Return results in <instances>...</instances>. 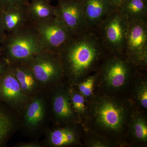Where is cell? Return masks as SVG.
Here are the masks:
<instances>
[{
    "label": "cell",
    "mask_w": 147,
    "mask_h": 147,
    "mask_svg": "<svg viewBox=\"0 0 147 147\" xmlns=\"http://www.w3.org/2000/svg\"><path fill=\"white\" fill-rule=\"evenodd\" d=\"M113 55L102 65L101 78L108 88L118 90L126 85L130 74V69L126 61L119 57L120 55Z\"/></svg>",
    "instance_id": "9"
},
{
    "label": "cell",
    "mask_w": 147,
    "mask_h": 147,
    "mask_svg": "<svg viewBox=\"0 0 147 147\" xmlns=\"http://www.w3.org/2000/svg\"><path fill=\"white\" fill-rule=\"evenodd\" d=\"M136 96L138 102L145 109L147 108V84L146 82H141L136 89Z\"/></svg>",
    "instance_id": "24"
},
{
    "label": "cell",
    "mask_w": 147,
    "mask_h": 147,
    "mask_svg": "<svg viewBox=\"0 0 147 147\" xmlns=\"http://www.w3.org/2000/svg\"><path fill=\"white\" fill-rule=\"evenodd\" d=\"M56 17L73 35L86 30L81 0H59Z\"/></svg>",
    "instance_id": "8"
},
{
    "label": "cell",
    "mask_w": 147,
    "mask_h": 147,
    "mask_svg": "<svg viewBox=\"0 0 147 147\" xmlns=\"http://www.w3.org/2000/svg\"><path fill=\"white\" fill-rule=\"evenodd\" d=\"M1 48H0V53H1Z\"/></svg>",
    "instance_id": "29"
},
{
    "label": "cell",
    "mask_w": 147,
    "mask_h": 147,
    "mask_svg": "<svg viewBox=\"0 0 147 147\" xmlns=\"http://www.w3.org/2000/svg\"><path fill=\"white\" fill-rule=\"evenodd\" d=\"M105 51L96 31L86 30L74 36L58 55L64 71L78 81L94 67Z\"/></svg>",
    "instance_id": "1"
},
{
    "label": "cell",
    "mask_w": 147,
    "mask_h": 147,
    "mask_svg": "<svg viewBox=\"0 0 147 147\" xmlns=\"http://www.w3.org/2000/svg\"><path fill=\"white\" fill-rule=\"evenodd\" d=\"M95 124L108 132L120 131L125 124L127 115L126 109L121 104L108 97H101L92 106Z\"/></svg>",
    "instance_id": "4"
},
{
    "label": "cell",
    "mask_w": 147,
    "mask_h": 147,
    "mask_svg": "<svg viewBox=\"0 0 147 147\" xmlns=\"http://www.w3.org/2000/svg\"><path fill=\"white\" fill-rule=\"evenodd\" d=\"M26 10L32 24L56 16L55 7L47 0H32L26 7Z\"/></svg>",
    "instance_id": "13"
},
{
    "label": "cell",
    "mask_w": 147,
    "mask_h": 147,
    "mask_svg": "<svg viewBox=\"0 0 147 147\" xmlns=\"http://www.w3.org/2000/svg\"><path fill=\"white\" fill-rule=\"evenodd\" d=\"M2 43L7 57L13 62L27 63L44 50L32 24L7 34Z\"/></svg>",
    "instance_id": "2"
},
{
    "label": "cell",
    "mask_w": 147,
    "mask_h": 147,
    "mask_svg": "<svg viewBox=\"0 0 147 147\" xmlns=\"http://www.w3.org/2000/svg\"><path fill=\"white\" fill-rule=\"evenodd\" d=\"M7 35V34L5 30L2 23L1 16V10H0V42L3 43L4 40L5 39Z\"/></svg>",
    "instance_id": "26"
},
{
    "label": "cell",
    "mask_w": 147,
    "mask_h": 147,
    "mask_svg": "<svg viewBox=\"0 0 147 147\" xmlns=\"http://www.w3.org/2000/svg\"><path fill=\"white\" fill-rule=\"evenodd\" d=\"M47 1H49V0H47Z\"/></svg>",
    "instance_id": "30"
},
{
    "label": "cell",
    "mask_w": 147,
    "mask_h": 147,
    "mask_svg": "<svg viewBox=\"0 0 147 147\" xmlns=\"http://www.w3.org/2000/svg\"><path fill=\"white\" fill-rule=\"evenodd\" d=\"M32 24L43 49L58 55L74 36L56 16Z\"/></svg>",
    "instance_id": "5"
},
{
    "label": "cell",
    "mask_w": 147,
    "mask_h": 147,
    "mask_svg": "<svg viewBox=\"0 0 147 147\" xmlns=\"http://www.w3.org/2000/svg\"><path fill=\"white\" fill-rule=\"evenodd\" d=\"M131 134L135 139L141 142L147 141V124L146 119L141 116L134 117L131 122Z\"/></svg>",
    "instance_id": "19"
},
{
    "label": "cell",
    "mask_w": 147,
    "mask_h": 147,
    "mask_svg": "<svg viewBox=\"0 0 147 147\" xmlns=\"http://www.w3.org/2000/svg\"><path fill=\"white\" fill-rule=\"evenodd\" d=\"M123 54L134 65H146L147 20L129 21Z\"/></svg>",
    "instance_id": "6"
},
{
    "label": "cell",
    "mask_w": 147,
    "mask_h": 147,
    "mask_svg": "<svg viewBox=\"0 0 147 147\" xmlns=\"http://www.w3.org/2000/svg\"><path fill=\"white\" fill-rule=\"evenodd\" d=\"M12 127L10 119L0 109V144L7 137Z\"/></svg>",
    "instance_id": "20"
},
{
    "label": "cell",
    "mask_w": 147,
    "mask_h": 147,
    "mask_svg": "<svg viewBox=\"0 0 147 147\" xmlns=\"http://www.w3.org/2000/svg\"><path fill=\"white\" fill-rule=\"evenodd\" d=\"M129 21L119 8L111 12L96 30L106 51L113 55H123Z\"/></svg>",
    "instance_id": "3"
},
{
    "label": "cell",
    "mask_w": 147,
    "mask_h": 147,
    "mask_svg": "<svg viewBox=\"0 0 147 147\" xmlns=\"http://www.w3.org/2000/svg\"><path fill=\"white\" fill-rule=\"evenodd\" d=\"M37 81L49 83L58 79L64 71L58 54L43 50L27 63Z\"/></svg>",
    "instance_id": "7"
},
{
    "label": "cell",
    "mask_w": 147,
    "mask_h": 147,
    "mask_svg": "<svg viewBox=\"0 0 147 147\" xmlns=\"http://www.w3.org/2000/svg\"><path fill=\"white\" fill-rule=\"evenodd\" d=\"M0 10L2 23L6 32H8V34L17 31L31 24L26 7L7 11Z\"/></svg>",
    "instance_id": "12"
},
{
    "label": "cell",
    "mask_w": 147,
    "mask_h": 147,
    "mask_svg": "<svg viewBox=\"0 0 147 147\" xmlns=\"http://www.w3.org/2000/svg\"><path fill=\"white\" fill-rule=\"evenodd\" d=\"M120 11L128 20H147V0H123Z\"/></svg>",
    "instance_id": "14"
},
{
    "label": "cell",
    "mask_w": 147,
    "mask_h": 147,
    "mask_svg": "<svg viewBox=\"0 0 147 147\" xmlns=\"http://www.w3.org/2000/svg\"><path fill=\"white\" fill-rule=\"evenodd\" d=\"M88 145L90 147H104L110 146L109 142L103 139L98 138H90L88 142Z\"/></svg>",
    "instance_id": "25"
},
{
    "label": "cell",
    "mask_w": 147,
    "mask_h": 147,
    "mask_svg": "<svg viewBox=\"0 0 147 147\" xmlns=\"http://www.w3.org/2000/svg\"><path fill=\"white\" fill-rule=\"evenodd\" d=\"M6 71L5 65L2 62H0V76L2 75Z\"/></svg>",
    "instance_id": "28"
},
{
    "label": "cell",
    "mask_w": 147,
    "mask_h": 147,
    "mask_svg": "<svg viewBox=\"0 0 147 147\" xmlns=\"http://www.w3.org/2000/svg\"><path fill=\"white\" fill-rule=\"evenodd\" d=\"M53 108L55 115L59 119L68 120L73 117L70 98L65 92H59L55 95L53 99Z\"/></svg>",
    "instance_id": "15"
},
{
    "label": "cell",
    "mask_w": 147,
    "mask_h": 147,
    "mask_svg": "<svg viewBox=\"0 0 147 147\" xmlns=\"http://www.w3.org/2000/svg\"><path fill=\"white\" fill-rule=\"evenodd\" d=\"M30 0H0V10L7 11L26 7Z\"/></svg>",
    "instance_id": "23"
},
{
    "label": "cell",
    "mask_w": 147,
    "mask_h": 147,
    "mask_svg": "<svg viewBox=\"0 0 147 147\" xmlns=\"http://www.w3.org/2000/svg\"><path fill=\"white\" fill-rule=\"evenodd\" d=\"M84 96L80 92L74 93L70 98L73 110L78 113L84 114L86 111Z\"/></svg>",
    "instance_id": "21"
},
{
    "label": "cell",
    "mask_w": 147,
    "mask_h": 147,
    "mask_svg": "<svg viewBox=\"0 0 147 147\" xmlns=\"http://www.w3.org/2000/svg\"><path fill=\"white\" fill-rule=\"evenodd\" d=\"M45 114L43 102L39 98H36L29 105L26 112L25 119L27 125L34 127L41 121Z\"/></svg>",
    "instance_id": "18"
},
{
    "label": "cell",
    "mask_w": 147,
    "mask_h": 147,
    "mask_svg": "<svg viewBox=\"0 0 147 147\" xmlns=\"http://www.w3.org/2000/svg\"><path fill=\"white\" fill-rule=\"evenodd\" d=\"M86 30H96L111 12L119 8L106 0H81Z\"/></svg>",
    "instance_id": "10"
},
{
    "label": "cell",
    "mask_w": 147,
    "mask_h": 147,
    "mask_svg": "<svg viewBox=\"0 0 147 147\" xmlns=\"http://www.w3.org/2000/svg\"><path fill=\"white\" fill-rule=\"evenodd\" d=\"M106 1L110 3L115 7L119 8L123 0H106Z\"/></svg>",
    "instance_id": "27"
},
{
    "label": "cell",
    "mask_w": 147,
    "mask_h": 147,
    "mask_svg": "<svg viewBox=\"0 0 147 147\" xmlns=\"http://www.w3.org/2000/svg\"><path fill=\"white\" fill-rule=\"evenodd\" d=\"M0 79V97L13 104L22 103L26 96L13 73L12 68H9Z\"/></svg>",
    "instance_id": "11"
},
{
    "label": "cell",
    "mask_w": 147,
    "mask_h": 147,
    "mask_svg": "<svg viewBox=\"0 0 147 147\" xmlns=\"http://www.w3.org/2000/svg\"><path fill=\"white\" fill-rule=\"evenodd\" d=\"M77 136L71 129H59L51 132L50 142L52 145L57 147L64 146L72 144L77 142Z\"/></svg>",
    "instance_id": "17"
},
{
    "label": "cell",
    "mask_w": 147,
    "mask_h": 147,
    "mask_svg": "<svg viewBox=\"0 0 147 147\" xmlns=\"http://www.w3.org/2000/svg\"><path fill=\"white\" fill-rule=\"evenodd\" d=\"M96 78V75L90 76L78 84L79 92L84 97H90L92 94Z\"/></svg>",
    "instance_id": "22"
},
{
    "label": "cell",
    "mask_w": 147,
    "mask_h": 147,
    "mask_svg": "<svg viewBox=\"0 0 147 147\" xmlns=\"http://www.w3.org/2000/svg\"><path fill=\"white\" fill-rule=\"evenodd\" d=\"M12 69L24 92H32L35 88L37 80L28 66L16 65Z\"/></svg>",
    "instance_id": "16"
}]
</instances>
